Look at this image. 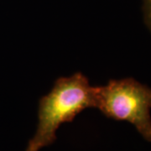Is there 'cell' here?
Returning <instances> with one entry per match:
<instances>
[{"label":"cell","mask_w":151,"mask_h":151,"mask_svg":"<svg viewBox=\"0 0 151 151\" xmlns=\"http://www.w3.org/2000/svg\"><path fill=\"white\" fill-rule=\"evenodd\" d=\"M94 86L86 76L76 72L58 78L51 91L40 99L37 129L26 151H40L52 145L61 124L72 122L86 108H94Z\"/></svg>","instance_id":"1"},{"label":"cell","mask_w":151,"mask_h":151,"mask_svg":"<svg viewBox=\"0 0 151 151\" xmlns=\"http://www.w3.org/2000/svg\"><path fill=\"white\" fill-rule=\"evenodd\" d=\"M94 108L107 118L133 124L151 142V88L133 78L111 80L94 86Z\"/></svg>","instance_id":"2"},{"label":"cell","mask_w":151,"mask_h":151,"mask_svg":"<svg viewBox=\"0 0 151 151\" xmlns=\"http://www.w3.org/2000/svg\"><path fill=\"white\" fill-rule=\"evenodd\" d=\"M144 4L146 21L151 28V0H144Z\"/></svg>","instance_id":"3"}]
</instances>
